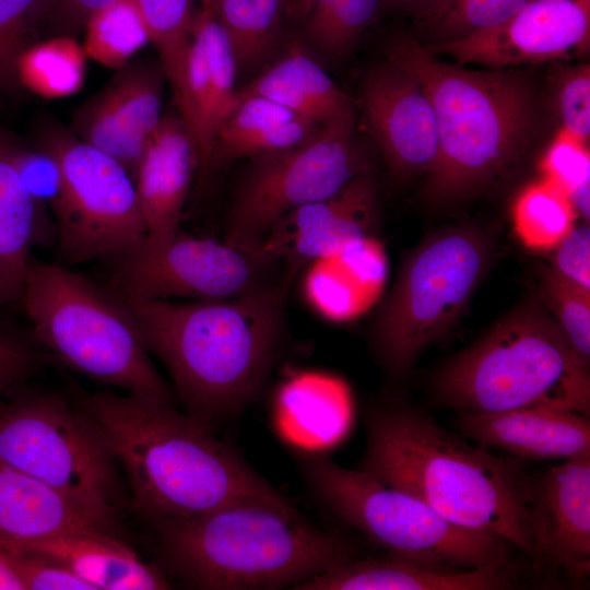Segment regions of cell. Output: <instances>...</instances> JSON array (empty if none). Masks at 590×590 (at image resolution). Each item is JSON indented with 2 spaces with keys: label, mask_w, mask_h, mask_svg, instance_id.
Wrapping results in <instances>:
<instances>
[{
  "label": "cell",
  "mask_w": 590,
  "mask_h": 590,
  "mask_svg": "<svg viewBox=\"0 0 590 590\" xmlns=\"http://www.w3.org/2000/svg\"><path fill=\"white\" fill-rule=\"evenodd\" d=\"M296 275L221 300H126L150 353L168 370L187 414L214 428L261 393L278 358Z\"/></svg>",
  "instance_id": "6da1fadb"
},
{
  "label": "cell",
  "mask_w": 590,
  "mask_h": 590,
  "mask_svg": "<svg viewBox=\"0 0 590 590\" xmlns=\"http://www.w3.org/2000/svg\"><path fill=\"white\" fill-rule=\"evenodd\" d=\"M79 408L125 469L132 507L153 523L247 498L285 497L213 428L170 403L95 392Z\"/></svg>",
  "instance_id": "7a4b0ae2"
},
{
  "label": "cell",
  "mask_w": 590,
  "mask_h": 590,
  "mask_svg": "<svg viewBox=\"0 0 590 590\" xmlns=\"http://www.w3.org/2000/svg\"><path fill=\"white\" fill-rule=\"evenodd\" d=\"M359 470L427 504L449 522L492 533L534 559L532 481L512 458L494 456L401 403L366 417Z\"/></svg>",
  "instance_id": "3957f363"
},
{
  "label": "cell",
  "mask_w": 590,
  "mask_h": 590,
  "mask_svg": "<svg viewBox=\"0 0 590 590\" xmlns=\"http://www.w3.org/2000/svg\"><path fill=\"white\" fill-rule=\"evenodd\" d=\"M154 524L164 571L193 589L295 590L352 558L346 541L286 497L241 499Z\"/></svg>",
  "instance_id": "277c9868"
},
{
  "label": "cell",
  "mask_w": 590,
  "mask_h": 590,
  "mask_svg": "<svg viewBox=\"0 0 590 590\" xmlns=\"http://www.w3.org/2000/svg\"><path fill=\"white\" fill-rule=\"evenodd\" d=\"M385 54L418 84L434 109L439 150L423 187L429 201L462 199L520 162L535 128L533 91L522 74L447 63L409 34L393 35Z\"/></svg>",
  "instance_id": "5b68a950"
},
{
  "label": "cell",
  "mask_w": 590,
  "mask_h": 590,
  "mask_svg": "<svg viewBox=\"0 0 590 590\" xmlns=\"http://www.w3.org/2000/svg\"><path fill=\"white\" fill-rule=\"evenodd\" d=\"M440 402L461 412L543 406L589 417V364L554 318L528 304L448 361L434 378Z\"/></svg>",
  "instance_id": "8992f818"
},
{
  "label": "cell",
  "mask_w": 590,
  "mask_h": 590,
  "mask_svg": "<svg viewBox=\"0 0 590 590\" xmlns=\"http://www.w3.org/2000/svg\"><path fill=\"white\" fill-rule=\"evenodd\" d=\"M20 300L36 340L63 364L127 393L173 404L132 309L110 287L32 259Z\"/></svg>",
  "instance_id": "52a82bcc"
},
{
  "label": "cell",
  "mask_w": 590,
  "mask_h": 590,
  "mask_svg": "<svg viewBox=\"0 0 590 590\" xmlns=\"http://www.w3.org/2000/svg\"><path fill=\"white\" fill-rule=\"evenodd\" d=\"M296 458L319 502L390 556L450 570L508 569L514 546L503 538L460 528L415 496L326 455Z\"/></svg>",
  "instance_id": "ba28073f"
},
{
  "label": "cell",
  "mask_w": 590,
  "mask_h": 590,
  "mask_svg": "<svg viewBox=\"0 0 590 590\" xmlns=\"http://www.w3.org/2000/svg\"><path fill=\"white\" fill-rule=\"evenodd\" d=\"M0 460L61 493L109 529L120 511L116 459L95 423L50 394L0 404Z\"/></svg>",
  "instance_id": "9c48e42d"
},
{
  "label": "cell",
  "mask_w": 590,
  "mask_h": 590,
  "mask_svg": "<svg viewBox=\"0 0 590 590\" xmlns=\"http://www.w3.org/2000/svg\"><path fill=\"white\" fill-rule=\"evenodd\" d=\"M491 252L488 238L471 227L444 231L412 252L375 328L376 351L390 373L405 374L455 324Z\"/></svg>",
  "instance_id": "30bf717a"
},
{
  "label": "cell",
  "mask_w": 590,
  "mask_h": 590,
  "mask_svg": "<svg viewBox=\"0 0 590 590\" xmlns=\"http://www.w3.org/2000/svg\"><path fill=\"white\" fill-rule=\"evenodd\" d=\"M355 118L324 123L312 138L291 150L252 157L229 210L225 240L257 249L284 215L371 172L354 135Z\"/></svg>",
  "instance_id": "8fae6325"
},
{
  "label": "cell",
  "mask_w": 590,
  "mask_h": 590,
  "mask_svg": "<svg viewBox=\"0 0 590 590\" xmlns=\"http://www.w3.org/2000/svg\"><path fill=\"white\" fill-rule=\"evenodd\" d=\"M62 172L52 210L62 257L72 264L117 259L146 240V225L131 174L79 138H52L44 146Z\"/></svg>",
  "instance_id": "7c38bea8"
},
{
  "label": "cell",
  "mask_w": 590,
  "mask_h": 590,
  "mask_svg": "<svg viewBox=\"0 0 590 590\" xmlns=\"http://www.w3.org/2000/svg\"><path fill=\"white\" fill-rule=\"evenodd\" d=\"M115 260L110 288L129 302L229 299L276 280L271 272L278 263L258 249L180 232L162 245L143 243Z\"/></svg>",
  "instance_id": "4fadbf2b"
},
{
  "label": "cell",
  "mask_w": 590,
  "mask_h": 590,
  "mask_svg": "<svg viewBox=\"0 0 590 590\" xmlns=\"http://www.w3.org/2000/svg\"><path fill=\"white\" fill-rule=\"evenodd\" d=\"M590 0H532L507 22L425 46L459 64L508 69L567 60L589 48Z\"/></svg>",
  "instance_id": "5bb4252c"
},
{
  "label": "cell",
  "mask_w": 590,
  "mask_h": 590,
  "mask_svg": "<svg viewBox=\"0 0 590 590\" xmlns=\"http://www.w3.org/2000/svg\"><path fill=\"white\" fill-rule=\"evenodd\" d=\"M379 204L371 172L362 174L331 196L303 205L280 219L257 249L297 274L310 262L335 256L374 237Z\"/></svg>",
  "instance_id": "9a60e30c"
},
{
  "label": "cell",
  "mask_w": 590,
  "mask_h": 590,
  "mask_svg": "<svg viewBox=\"0 0 590 590\" xmlns=\"http://www.w3.org/2000/svg\"><path fill=\"white\" fill-rule=\"evenodd\" d=\"M359 107L393 175L404 178L434 168L439 150L434 109L403 69L389 60L371 67L361 84Z\"/></svg>",
  "instance_id": "2e32d148"
},
{
  "label": "cell",
  "mask_w": 590,
  "mask_h": 590,
  "mask_svg": "<svg viewBox=\"0 0 590 590\" xmlns=\"http://www.w3.org/2000/svg\"><path fill=\"white\" fill-rule=\"evenodd\" d=\"M117 75L75 116L79 139L118 161L134 179L144 151L163 114L160 67L132 64Z\"/></svg>",
  "instance_id": "e0dca14e"
},
{
  "label": "cell",
  "mask_w": 590,
  "mask_h": 590,
  "mask_svg": "<svg viewBox=\"0 0 590 590\" xmlns=\"http://www.w3.org/2000/svg\"><path fill=\"white\" fill-rule=\"evenodd\" d=\"M534 559L574 581L590 574V452L566 459L532 481L529 504Z\"/></svg>",
  "instance_id": "ac0fdd59"
},
{
  "label": "cell",
  "mask_w": 590,
  "mask_h": 590,
  "mask_svg": "<svg viewBox=\"0 0 590 590\" xmlns=\"http://www.w3.org/2000/svg\"><path fill=\"white\" fill-rule=\"evenodd\" d=\"M187 62V102L180 115L198 151L199 173L212 166L217 134L240 103L234 88L237 64L215 13L196 11Z\"/></svg>",
  "instance_id": "d6986e66"
},
{
  "label": "cell",
  "mask_w": 590,
  "mask_h": 590,
  "mask_svg": "<svg viewBox=\"0 0 590 590\" xmlns=\"http://www.w3.org/2000/svg\"><path fill=\"white\" fill-rule=\"evenodd\" d=\"M196 143L179 115L163 116L138 166L134 182L149 245H162L179 232L193 174Z\"/></svg>",
  "instance_id": "ffe728a7"
},
{
  "label": "cell",
  "mask_w": 590,
  "mask_h": 590,
  "mask_svg": "<svg viewBox=\"0 0 590 590\" xmlns=\"http://www.w3.org/2000/svg\"><path fill=\"white\" fill-rule=\"evenodd\" d=\"M460 428L483 446L528 459H569L590 452V421L577 412L532 406L463 412Z\"/></svg>",
  "instance_id": "44dd1931"
},
{
  "label": "cell",
  "mask_w": 590,
  "mask_h": 590,
  "mask_svg": "<svg viewBox=\"0 0 590 590\" xmlns=\"http://www.w3.org/2000/svg\"><path fill=\"white\" fill-rule=\"evenodd\" d=\"M108 533H62L3 548L54 559L82 578L93 590L170 588L160 568L144 563L132 548Z\"/></svg>",
  "instance_id": "7402d4cb"
},
{
  "label": "cell",
  "mask_w": 590,
  "mask_h": 590,
  "mask_svg": "<svg viewBox=\"0 0 590 590\" xmlns=\"http://www.w3.org/2000/svg\"><path fill=\"white\" fill-rule=\"evenodd\" d=\"M512 585L509 569H441L390 556L349 558L295 590H496Z\"/></svg>",
  "instance_id": "603a6c76"
},
{
  "label": "cell",
  "mask_w": 590,
  "mask_h": 590,
  "mask_svg": "<svg viewBox=\"0 0 590 590\" xmlns=\"http://www.w3.org/2000/svg\"><path fill=\"white\" fill-rule=\"evenodd\" d=\"M80 531L109 528L52 487L0 460L2 547Z\"/></svg>",
  "instance_id": "cb8c5ba5"
},
{
  "label": "cell",
  "mask_w": 590,
  "mask_h": 590,
  "mask_svg": "<svg viewBox=\"0 0 590 590\" xmlns=\"http://www.w3.org/2000/svg\"><path fill=\"white\" fill-rule=\"evenodd\" d=\"M237 94L267 97L319 125L355 115L351 97L296 46Z\"/></svg>",
  "instance_id": "d4e9b609"
},
{
  "label": "cell",
  "mask_w": 590,
  "mask_h": 590,
  "mask_svg": "<svg viewBox=\"0 0 590 590\" xmlns=\"http://www.w3.org/2000/svg\"><path fill=\"white\" fill-rule=\"evenodd\" d=\"M239 98L238 107L217 134L212 166L291 150L308 141L320 128L317 122L267 97Z\"/></svg>",
  "instance_id": "484cf974"
},
{
  "label": "cell",
  "mask_w": 590,
  "mask_h": 590,
  "mask_svg": "<svg viewBox=\"0 0 590 590\" xmlns=\"http://www.w3.org/2000/svg\"><path fill=\"white\" fill-rule=\"evenodd\" d=\"M39 216L13 164L11 145L0 135V307L21 299Z\"/></svg>",
  "instance_id": "4316f807"
},
{
  "label": "cell",
  "mask_w": 590,
  "mask_h": 590,
  "mask_svg": "<svg viewBox=\"0 0 590 590\" xmlns=\"http://www.w3.org/2000/svg\"><path fill=\"white\" fill-rule=\"evenodd\" d=\"M317 261L323 264V306L335 318L347 319L363 312L382 290L387 260L375 237Z\"/></svg>",
  "instance_id": "83f0119b"
},
{
  "label": "cell",
  "mask_w": 590,
  "mask_h": 590,
  "mask_svg": "<svg viewBox=\"0 0 590 590\" xmlns=\"http://www.w3.org/2000/svg\"><path fill=\"white\" fill-rule=\"evenodd\" d=\"M83 44L72 36H52L27 47L16 60L17 84L44 98L75 94L85 79Z\"/></svg>",
  "instance_id": "f1b7e54d"
},
{
  "label": "cell",
  "mask_w": 590,
  "mask_h": 590,
  "mask_svg": "<svg viewBox=\"0 0 590 590\" xmlns=\"http://www.w3.org/2000/svg\"><path fill=\"white\" fill-rule=\"evenodd\" d=\"M150 42L169 83L179 115L187 102V62L196 11L193 0H138Z\"/></svg>",
  "instance_id": "f546056e"
},
{
  "label": "cell",
  "mask_w": 590,
  "mask_h": 590,
  "mask_svg": "<svg viewBox=\"0 0 590 590\" xmlns=\"http://www.w3.org/2000/svg\"><path fill=\"white\" fill-rule=\"evenodd\" d=\"M284 16V0H217L216 17L229 39L237 68H255L272 54Z\"/></svg>",
  "instance_id": "4dcf8cb0"
},
{
  "label": "cell",
  "mask_w": 590,
  "mask_h": 590,
  "mask_svg": "<svg viewBox=\"0 0 590 590\" xmlns=\"http://www.w3.org/2000/svg\"><path fill=\"white\" fill-rule=\"evenodd\" d=\"M576 215L567 196L544 178L527 186L512 209L518 237L540 251L555 248L574 228Z\"/></svg>",
  "instance_id": "1f68e13d"
},
{
  "label": "cell",
  "mask_w": 590,
  "mask_h": 590,
  "mask_svg": "<svg viewBox=\"0 0 590 590\" xmlns=\"http://www.w3.org/2000/svg\"><path fill=\"white\" fill-rule=\"evenodd\" d=\"M87 58L120 69L149 42L138 0H116L93 14L84 30Z\"/></svg>",
  "instance_id": "d6a6232c"
},
{
  "label": "cell",
  "mask_w": 590,
  "mask_h": 590,
  "mask_svg": "<svg viewBox=\"0 0 590 590\" xmlns=\"http://www.w3.org/2000/svg\"><path fill=\"white\" fill-rule=\"evenodd\" d=\"M382 0H314L304 21L308 42L329 58H341L373 23Z\"/></svg>",
  "instance_id": "836d02e7"
},
{
  "label": "cell",
  "mask_w": 590,
  "mask_h": 590,
  "mask_svg": "<svg viewBox=\"0 0 590 590\" xmlns=\"http://www.w3.org/2000/svg\"><path fill=\"white\" fill-rule=\"evenodd\" d=\"M49 0H0V87L17 84L16 60L45 39Z\"/></svg>",
  "instance_id": "e575fe53"
},
{
  "label": "cell",
  "mask_w": 590,
  "mask_h": 590,
  "mask_svg": "<svg viewBox=\"0 0 590 590\" xmlns=\"http://www.w3.org/2000/svg\"><path fill=\"white\" fill-rule=\"evenodd\" d=\"M543 178L562 190L577 215L590 217V154L587 143L559 130L541 161Z\"/></svg>",
  "instance_id": "d590c367"
},
{
  "label": "cell",
  "mask_w": 590,
  "mask_h": 590,
  "mask_svg": "<svg viewBox=\"0 0 590 590\" xmlns=\"http://www.w3.org/2000/svg\"><path fill=\"white\" fill-rule=\"evenodd\" d=\"M542 296L554 320L580 358L590 361V290L558 271L546 269L541 276Z\"/></svg>",
  "instance_id": "8d00e7d4"
},
{
  "label": "cell",
  "mask_w": 590,
  "mask_h": 590,
  "mask_svg": "<svg viewBox=\"0 0 590 590\" xmlns=\"http://www.w3.org/2000/svg\"><path fill=\"white\" fill-rule=\"evenodd\" d=\"M532 0H460L439 15L423 22L430 43L453 40L496 27Z\"/></svg>",
  "instance_id": "74e56055"
},
{
  "label": "cell",
  "mask_w": 590,
  "mask_h": 590,
  "mask_svg": "<svg viewBox=\"0 0 590 590\" xmlns=\"http://www.w3.org/2000/svg\"><path fill=\"white\" fill-rule=\"evenodd\" d=\"M12 161L17 175L42 212L44 208L56 206L62 189V172L56 156L46 150H21L11 146Z\"/></svg>",
  "instance_id": "f35d334b"
},
{
  "label": "cell",
  "mask_w": 590,
  "mask_h": 590,
  "mask_svg": "<svg viewBox=\"0 0 590 590\" xmlns=\"http://www.w3.org/2000/svg\"><path fill=\"white\" fill-rule=\"evenodd\" d=\"M555 104L562 130L588 143L590 135V67L568 68L557 81Z\"/></svg>",
  "instance_id": "ab89813d"
},
{
  "label": "cell",
  "mask_w": 590,
  "mask_h": 590,
  "mask_svg": "<svg viewBox=\"0 0 590 590\" xmlns=\"http://www.w3.org/2000/svg\"><path fill=\"white\" fill-rule=\"evenodd\" d=\"M8 552L24 590H93L82 578L54 559L32 553Z\"/></svg>",
  "instance_id": "60d3db41"
},
{
  "label": "cell",
  "mask_w": 590,
  "mask_h": 590,
  "mask_svg": "<svg viewBox=\"0 0 590 590\" xmlns=\"http://www.w3.org/2000/svg\"><path fill=\"white\" fill-rule=\"evenodd\" d=\"M39 359L32 346L0 328V404L7 393L34 374Z\"/></svg>",
  "instance_id": "b9f144b4"
},
{
  "label": "cell",
  "mask_w": 590,
  "mask_h": 590,
  "mask_svg": "<svg viewBox=\"0 0 590 590\" xmlns=\"http://www.w3.org/2000/svg\"><path fill=\"white\" fill-rule=\"evenodd\" d=\"M555 270L590 290V227H575L555 247Z\"/></svg>",
  "instance_id": "7bdbcfd3"
},
{
  "label": "cell",
  "mask_w": 590,
  "mask_h": 590,
  "mask_svg": "<svg viewBox=\"0 0 590 590\" xmlns=\"http://www.w3.org/2000/svg\"><path fill=\"white\" fill-rule=\"evenodd\" d=\"M116 0H49L45 38L75 37L84 32L90 17Z\"/></svg>",
  "instance_id": "ee69618b"
},
{
  "label": "cell",
  "mask_w": 590,
  "mask_h": 590,
  "mask_svg": "<svg viewBox=\"0 0 590 590\" xmlns=\"http://www.w3.org/2000/svg\"><path fill=\"white\" fill-rule=\"evenodd\" d=\"M439 0H382V4L414 13L421 21L428 17Z\"/></svg>",
  "instance_id": "f6af8a7d"
},
{
  "label": "cell",
  "mask_w": 590,
  "mask_h": 590,
  "mask_svg": "<svg viewBox=\"0 0 590 590\" xmlns=\"http://www.w3.org/2000/svg\"><path fill=\"white\" fill-rule=\"evenodd\" d=\"M0 590H24L15 574L9 552L0 545Z\"/></svg>",
  "instance_id": "bcb514c9"
},
{
  "label": "cell",
  "mask_w": 590,
  "mask_h": 590,
  "mask_svg": "<svg viewBox=\"0 0 590 590\" xmlns=\"http://www.w3.org/2000/svg\"><path fill=\"white\" fill-rule=\"evenodd\" d=\"M314 0H284L285 16L295 22H304Z\"/></svg>",
  "instance_id": "7dc6e473"
},
{
  "label": "cell",
  "mask_w": 590,
  "mask_h": 590,
  "mask_svg": "<svg viewBox=\"0 0 590 590\" xmlns=\"http://www.w3.org/2000/svg\"><path fill=\"white\" fill-rule=\"evenodd\" d=\"M458 1H460V0H439L437 7L434 10V12L428 17L423 20L422 22L428 21V20L439 15L440 13L446 11L448 8H450L451 5L457 3Z\"/></svg>",
  "instance_id": "c3c4849f"
},
{
  "label": "cell",
  "mask_w": 590,
  "mask_h": 590,
  "mask_svg": "<svg viewBox=\"0 0 590 590\" xmlns=\"http://www.w3.org/2000/svg\"><path fill=\"white\" fill-rule=\"evenodd\" d=\"M217 0H201V9L216 14Z\"/></svg>",
  "instance_id": "681fc988"
}]
</instances>
